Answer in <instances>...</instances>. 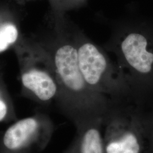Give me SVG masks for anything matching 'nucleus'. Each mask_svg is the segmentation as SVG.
<instances>
[{
  "instance_id": "3",
  "label": "nucleus",
  "mask_w": 153,
  "mask_h": 153,
  "mask_svg": "<svg viewBox=\"0 0 153 153\" xmlns=\"http://www.w3.org/2000/svg\"><path fill=\"white\" fill-rule=\"evenodd\" d=\"M78 60L82 76L95 92L114 103H137L130 83L123 72L102 48L77 27L73 28Z\"/></svg>"
},
{
  "instance_id": "4",
  "label": "nucleus",
  "mask_w": 153,
  "mask_h": 153,
  "mask_svg": "<svg viewBox=\"0 0 153 153\" xmlns=\"http://www.w3.org/2000/svg\"><path fill=\"white\" fill-rule=\"evenodd\" d=\"M148 115L134 103H113L104 118L105 153H145Z\"/></svg>"
},
{
  "instance_id": "2",
  "label": "nucleus",
  "mask_w": 153,
  "mask_h": 153,
  "mask_svg": "<svg viewBox=\"0 0 153 153\" xmlns=\"http://www.w3.org/2000/svg\"><path fill=\"white\" fill-rule=\"evenodd\" d=\"M105 47L116 56L137 103L144 106L153 94V24L117 25Z\"/></svg>"
},
{
  "instance_id": "10",
  "label": "nucleus",
  "mask_w": 153,
  "mask_h": 153,
  "mask_svg": "<svg viewBox=\"0 0 153 153\" xmlns=\"http://www.w3.org/2000/svg\"><path fill=\"white\" fill-rule=\"evenodd\" d=\"M7 112V107L5 102L0 98V121L2 120Z\"/></svg>"
},
{
  "instance_id": "9",
  "label": "nucleus",
  "mask_w": 153,
  "mask_h": 153,
  "mask_svg": "<svg viewBox=\"0 0 153 153\" xmlns=\"http://www.w3.org/2000/svg\"><path fill=\"white\" fill-rule=\"evenodd\" d=\"M148 140L145 153H153V112L148 115Z\"/></svg>"
},
{
  "instance_id": "8",
  "label": "nucleus",
  "mask_w": 153,
  "mask_h": 153,
  "mask_svg": "<svg viewBox=\"0 0 153 153\" xmlns=\"http://www.w3.org/2000/svg\"><path fill=\"white\" fill-rule=\"evenodd\" d=\"M18 37V31L15 25L5 22L0 23V53L14 44Z\"/></svg>"
},
{
  "instance_id": "5",
  "label": "nucleus",
  "mask_w": 153,
  "mask_h": 153,
  "mask_svg": "<svg viewBox=\"0 0 153 153\" xmlns=\"http://www.w3.org/2000/svg\"><path fill=\"white\" fill-rule=\"evenodd\" d=\"M104 119L86 121L76 126L75 139L66 153H105Z\"/></svg>"
},
{
  "instance_id": "6",
  "label": "nucleus",
  "mask_w": 153,
  "mask_h": 153,
  "mask_svg": "<svg viewBox=\"0 0 153 153\" xmlns=\"http://www.w3.org/2000/svg\"><path fill=\"white\" fill-rule=\"evenodd\" d=\"M22 82L25 88L42 102H48L59 97V86L53 71L31 69L22 74Z\"/></svg>"
},
{
  "instance_id": "11",
  "label": "nucleus",
  "mask_w": 153,
  "mask_h": 153,
  "mask_svg": "<svg viewBox=\"0 0 153 153\" xmlns=\"http://www.w3.org/2000/svg\"><path fill=\"white\" fill-rule=\"evenodd\" d=\"M71 1V4L74 5H78L79 4H82L84 0H69Z\"/></svg>"
},
{
  "instance_id": "1",
  "label": "nucleus",
  "mask_w": 153,
  "mask_h": 153,
  "mask_svg": "<svg viewBox=\"0 0 153 153\" xmlns=\"http://www.w3.org/2000/svg\"><path fill=\"white\" fill-rule=\"evenodd\" d=\"M60 33L53 45L50 60L64 108L76 126L104 119L113 102L94 91L85 81L79 66L73 28L64 33L62 28Z\"/></svg>"
},
{
  "instance_id": "7",
  "label": "nucleus",
  "mask_w": 153,
  "mask_h": 153,
  "mask_svg": "<svg viewBox=\"0 0 153 153\" xmlns=\"http://www.w3.org/2000/svg\"><path fill=\"white\" fill-rule=\"evenodd\" d=\"M40 128V123L34 117L19 121L6 131L3 138L4 144L9 150L19 149L38 134Z\"/></svg>"
}]
</instances>
